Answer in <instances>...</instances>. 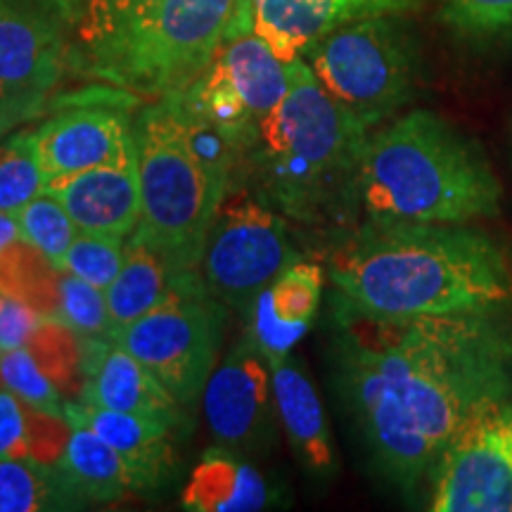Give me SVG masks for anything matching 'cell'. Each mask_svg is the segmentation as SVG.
Returning a JSON list of instances; mask_svg holds the SVG:
<instances>
[{"label":"cell","mask_w":512,"mask_h":512,"mask_svg":"<svg viewBox=\"0 0 512 512\" xmlns=\"http://www.w3.org/2000/svg\"><path fill=\"white\" fill-rule=\"evenodd\" d=\"M43 192L64 204L83 233L128 240L143 216L138 162L50 178Z\"/></svg>","instance_id":"2e32d148"},{"label":"cell","mask_w":512,"mask_h":512,"mask_svg":"<svg viewBox=\"0 0 512 512\" xmlns=\"http://www.w3.org/2000/svg\"><path fill=\"white\" fill-rule=\"evenodd\" d=\"M323 271L311 261H294L273 278L249 306V332L268 361L290 356L316 318Z\"/></svg>","instance_id":"d6986e66"},{"label":"cell","mask_w":512,"mask_h":512,"mask_svg":"<svg viewBox=\"0 0 512 512\" xmlns=\"http://www.w3.org/2000/svg\"><path fill=\"white\" fill-rule=\"evenodd\" d=\"M72 425L67 418L29 406L10 389L0 387V458H27L55 465Z\"/></svg>","instance_id":"cb8c5ba5"},{"label":"cell","mask_w":512,"mask_h":512,"mask_svg":"<svg viewBox=\"0 0 512 512\" xmlns=\"http://www.w3.org/2000/svg\"><path fill=\"white\" fill-rule=\"evenodd\" d=\"M0 387L10 389L19 399L27 401L38 411L60 415L64 418V406L60 384L38 361L31 347H19L0 354Z\"/></svg>","instance_id":"83f0119b"},{"label":"cell","mask_w":512,"mask_h":512,"mask_svg":"<svg viewBox=\"0 0 512 512\" xmlns=\"http://www.w3.org/2000/svg\"><path fill=\"white\" fill-rule=\"evenodd\" d=\"M302 60L325 91L370 131L392 121L418 88V46L396 15L342 24L311 43Z\"/></svg>","instance_id":"52a82bcc"},{"label":"cell","mask_w":512,"mask_h":512,"mask_svg":"<svg viewBox=\"0 0 512 512\" xmlns=\"http://www.w3.org/2000/svg\"><path fill=\"white\" fill-rule=\"evenodd\" d=\"M124 256L126 240L79 230L67 256H64L62 271L72 273L105 292L124 266Z\"/></svg>","instance_id":"4dcf8cb0"},{"label":"cell","mask_w":512,"mask_h":512,"mask_svg":"<svg viewBox=\"0 0 512 512\" xmlns=\"http://www.w3.org/2000/svg\"><path fill=\"white\" fill-rule=\"evenodd\" d=\"M17 221L22 240L46 256L50 264L62 268L64 256L79 235V228L64 204L48 192H41L22 209H17Z\"/></svg>","instance_id":"4316f807"},{"label":"cell","mask_w":512,"mask_h":512,"mask_svg":"<svg viewBox=\"0 0 512 512\" xmlns=\"http://www.w3.org/2000/svg\"><path fill=\"white\" fill-rule=\"evenodd\" d=\"M271 363L252 337L240 339L216 363L202 392V411L216 444L256 453L271 434Z\"/></svg>","instance_id":"4fadbf2b"},{"label":"cell","mask_w":512,"mask_h":512,"mask_svg":"<svg viewBox=\"0 0 512 512\" xmlns=\"http://www.w3.org/2000/svg\"><path fill=\"white\" fill-rule=\"evenodd\" d=\"M290 88L242 155L254 195L306 226L339 221L358 202L370 128L339 105L302 57L287 62ZM235 181V178H233Z\"/></svg>","instance_id":"3957f363"},{"label":"cell","mask_w":512,"mask_h":512,"mask_svg":"<svg viewBox=\"0 0 512 512\" xmlns=\"http://www.w3.org/2000/svg\"><path fill=\"white\" fill-rule=\"evenodd\" d=\"M446 27L470 41L512 38V0H439Z\"/></svg>","instance_id":"f546056e"},{"label":"cell","mask_w":512,"mask_h":512,"mask_svg":"<svg viewBox=\"0 0 512 512\" xmlns=\"http://www.w3.org/2000/svg\"><path fill=\"white\" fill-rule=\"evenodd\" d=\"M339 320V389L375 465L411 494L458 427L512 392V306Z\"/></svg>","instance_id":"6da1fadb"},{"label":"cell","mask_w":512,"mask_h":512,"mask_svg":"<svg viewBox=\"0 0 512 512\" xmlns=\"http://www.w3.org/2000/svg\"><path fill=\"white\" fill-rule=\"evenodd\" d=\"M67 34V24L29 0H0V98L53 93L79 67Z\"/></svg>","instance_id":"5bb4252c"},{"label":"cell","mask_w":512,"mask_h":512,"mask_svg":"<svg viewBox=\"0 0 512 512\" xmlns=\"http://www.w3.org/2000/svg\"><path fill=\"white\" fill-rule=\"evenodd\" d=\"M503 188L475 140L430 110L370 133L358 176L368 219L470 226L501 214Z\"/></svg>","instance_id":"277c9868"},{"label":"cell","mask_w":512,"mask_h":512,"mask_svg":"<svg viewBox=\"0 0 512 512\" xmlns=\"http://www.w3.org/2000/svg\"><path fill=\"white\" fill-rule=\"evenodd\" d=\"M254 31L252 0H138L79 29V67L126 95L188 91L230 38Z\"/></svg>","instance_id":"5b68a950"},{"label":"cell","mask_w":512,"mask_h":512,"mask_svg":"<svg viewBox=\"0 0 512 512\" xmlns=\"http://www.w3.org/2000/svg\"><path fill=\"white\" fill-rule=\"evenodd\" d=\"M342 316L418 318L512 306V256L484 230L366 219L332 254Z\"/></svg>","instance_id":"7a4b0ae2"},{"label":"cell","mask_w":512,"mask_h":512,"mask_svg":"<svg viewBox=\"0 0 512 512\" xmlns=\"http://www.w3.org/2000/svg\"><path fill=\"white\" fill-rule=\"evenodd\" d=\"M133 3H138V0H86V12H83L81 27H88V24L100 22V19L110 17V15H114V12L124 10Z\"/></svg>","instance_id":"e575fe53"},{"label":"cell","mask_w":512,"mask_h":512,"mask_svg":"<svg viewBox=\"0 0 512 512\" xmlns=\"http://www.w3.org/2000/svg\"><path fill=\"white\" fill-rule=\"evenodd\" d=\"M413 0H252L254 34L283 62H292L342 24L373 15H401Z\"/></svg>","instance_id":"e0dca14e"},{"label":"cell","mask_w":512,"mask_h":512,"mask_svg":"<svg viewBox=\"0 0 512 512\" xmlns=\"http://www.w3.org/2000/svg\"><path fill=\"white\" fill-rule=\"evenodd\" d=\"M200 278V273L178 271L174 261L150 242L128 238L124 266L114 283L105 290L107 309L112 320V337L126 325L136 323L164 299H169L178 287Z\"/></svg>","instance_id":"7402d4cb"},{"label":"cell","mask_w":512,"mask_h":512,"mask_svg":"<svg viewBox=\"0 0 512 512\" xmlns=\"http://www.w3.org/2000/svg\"><path fill=\"white\" fill-rule=\"evenodd\" d=\"M413 3H418V5H420V0H413Z\"/></svg>","instance_id":"8d00e7d4"},{"label":"cell","mask_w":512,"mask_h":512,"mask_svg":"<svg viewBox=\"0 0 512 512\" xmlns=\"http://www.w3.org/2000/svg\"><path fill=\"white\" fill-rule=\"evenodd\" d=\"M50 105H53V93H19L0 98V143L12 131L43 117Z\"/></svg>","instance_id":"d6a6232c"},{"label":"cell","mask_w":512,"mask_h":512,"mask_svg":"<svg viewBox=\"0 0 512 512\" xmlns=\"http://www.w3.org/2000/svg\"><path fill=\"white\" fill-rule=\"evenodd\" d=\"M299 261L285 219L247 185H230L200 259V278L223 306L247 313L259 292Z\"/></svg>","instance_id":"30bf717a"},{"label":"cell","mask_w":512,"mask_h":512,"mask_svg":"<svg viewBox=\"0 0 512 512\" xmlns=\"http://www.w3.org/2000/svg\"><path fill=\"white\" fill-rule=\"evenodd\" d=\"M223 320V304L197 278L112 339L164 384L183 411H192L219 363Z\"/></svg>","instance_id":"ba28073f"},{"label":"cell","mask_w":512,"mask_h":512,"mask_svg":"<svg viewBox=\"0 0 512 512\" xmlns=\"http://www.w3.org/2000/svg\"><path fill=\"white\" fill-rule=\"evenodd\" d=\"M19 240H22V233H19L17 211H0V256Z\"/></svg>","instance_id":"d590c367"},{"label":"cell","mask_w":512,"mask_h":512,"mask_svg":"<svg viewBox=\"0 0 512 512\" xmlns=\"http://www.w3.org/2000/svg\"><path fill=\"white\" fill-rule=\"evenodd\" d=\"M29 3L50 12V15L67 24L69 29H79L83 12H86V0H29Z\"/></svg>","instance_id":"836d02e7"},{"label":"cell","mask_w":512,"mask_h":512,"mask_svg":"<svg viewBox=\"0 0 512 512\" xmlns=\"http://www.w3.org/2000/svg\"><path fill=\"white\" fill-rule=\"evenodd\" d=\"M55 465L83 505L114 503L138 494L124 458L88 427L72 425V434Z\"/></svg>","instance_id":"603a6c76"},{"label":"cell","mask_w":512,"mask_h":512,"mask_svg":"<svg viewBox=\"0 0 512 512\" xmlns=\"http://www.w3.org/2000/svg\"><path fill=\"white\" fill-rule=\"evenodd\" d=\"M181 501L190 512H256L266 510L275 496L266 477L240 451L219 444L204 451Z\"/></svg>","instance_id":"44dd1931"},{"label":"cell","mask_w":512,"mask_h":512,"mask_svg":"<svg viewBox=\"0 0 512 512\" xmlns=\"http://www.w3.org/2000/svg\"><path fill=\"white\" fill-rule=\"evenodd\" d=\"M79 401L183 425V408L155 375L114 339L81 337Z\"/></svg>","instance_id":"9a60e30c"},{"label":"cell","mask_w":512,"mask_h":512,"mask_svg":"<svg viewBox=\"0 0 512 512\" xmlns=\"http://www.w3.org/2000/svg\"><path fill=\"white\" fill-rule=\"evenodd\" d=\"M268 363H271L275 411L294 456L311 475H330L335 470V451H332L328 415L316 387L292 356L273 358Z\"/></svg>","instance_id":"ffe728a7"},{"label":"cell","mask_w":512,"mask_h":512,"mask_svg":"<svg viewBox=\"0 0 512 512\" xmlns=\"http://www.w3.org/2000/svg\"><path fill=\"white\" fill-rule=\"evenodd\" d=\"M427 479L434 512H512V392L458 427Z\"/></svg>","instance_id":"8fae6325"},{"label":"cell","mask_w":512,"mask_h":512,"mask_svg":"<svg viewBox=\"0 0 512 512\" xmlns=\"http://www.w3.org/2000/svg\"><path fill=\"white\" fill-rule=\"evenodd\" d=\"M287 88V62L273 53L264 38L247 31L223 43L209 67L176 98L192 119L226 143L238 169L259 126L283 102Z\"/></svg>","instance_id":"9c48e42d"},{"label":"cell","mask_w":512,"mask_h":512,"mask_svg":"<svg viewBox=\"0 0 512 512\" xmlns=\"http://www.w3.org/2000/svg\"><path fill=\"white\" fill-rule=\"evenodd\" d=\"M46 181L100 166L138 162L133 119L124 102L81 100L62 107L36 128Z\"/></svg>","instance_id":"7c38bea8"},{"label":"cell","mask_w":512,"mask_h":512,"mask_svg":"<svg viewBox=\"0 0 512 512\" xmlns=\"http://www.w3.org/2000/svg\"><path fill=\"white\" fill-rule=\"evenodd\" d=\"M43 320L29 302L0 287V354L27 347Z\"/></svg>","instance_id":"1f68e13d"},{"label":"cell","mask_w":512,"mask_h":512,"mask_svg":"<svg viewBox=\"0 0 512 512\" xmlns=\"http://www.w3.org/2000/svg\"><path fill=\"white\" fill-rule=\"evenodd\" d=\"M79 508L83 503L57 465L27 458H0V512Z\"/></svg>","instance_id":"d4e9b609"},{"label":"cell","mask_w":512,"mask_h":512,"mask_svg":"<svg viewBox=\"0 0 512 512\" xmlns=\"http://www.w3.org/2000/svg\"><path fill=\"white\" fill-rule=\"evenodd\" d=\"M64 418L69 425H81L100 434L124 458L136 482L138 494L155 491L176 467L171 422L145 418L136 413L110 411L83 401H67Z\"/></svg>","instance_id":"ac0fdd59"},{"label":"cell","mask_w":512,"mask_h":512,"mask_svg":"<svg viewBox=\"0 0 512 512\" xmlns=\"http://www.w3.org/2000/svg\"><path fill=\"white\" fill-rule=\"evenodd\" d=\"M53 320H60L79 337L112 339V320L105 292L62 268L60 280H57V311Z\"/></svg>","instance_id":"f1b7e54d"},{"label":"cell","mask_w":512,"mask_h":512,"mask_svg":"<svg viewBox=\"0 0 512 512\" xmlns=\"http://www.w3.org/2000/svg\"><path fill=\"white\" fill-rule=\"evenodd\" d=\"M133 133L143 195L133 238L164 252L178 271L200 273L204 240L235 178L233 152L176 95L140 110Z\"/></svg>","instance_id":"8992f818"},{"label":"cell","mask_w":512,"mask_h":512,"mask_svg":"<svg viewBox=\"0 0 512 512\" xmlns=\"http://www.w3.org/2000/svg\"><path fill=\"white\" fill-rule=\"evenodd\" d=\"M46 188L36 128L22 126L0 143V211H17Z\"/></svg>","instance_id":"484cf974"}]
</instances>
